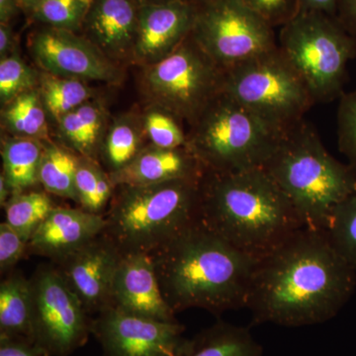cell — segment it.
<instances>
[{
    "instance_id": "6da1fadb",
    "label": "cell",
    "mask_w": 356,
    "mask_h": 356,
    "mask_svg": "<svg viewBox=\"0 0 356 356\" xmlns=\"http://www.w3.org/2000/svg\"><path fill=\"white\" fill-rule=\"evenodd\" d=\"M356 287V270L325 231L303 228L257 259L247 306L252 323L296 327L336 317Z\"/></svg>"
},
{
    "instance_id": "7a4b0ae2",
    "label": "cell",
    "mask_w": 356,
    "mask_h": 356,
    "mask_svg": "<svg viewBox=\"0 0 356 356\" xmlns=\"http://www.w3.org/2000/svg\"><path fill=\"white\" fill-rule=\"evenodd\" d=\"M166 303L215 316L247 306L257 259L229 245L201 222L149 254Z\"/></svg>"
},
{
    "instance_id": "3957f363",
    "label": "cell",
    "mask_w": 356,
    "mask_h": 356,
    "mask_svg": "<svg viewBox=\"0 0 356 356\" xmlns=\"http://www.w3.org/2000/svg\"><path fill=\"white\" fill-rule=\"evenodd\" d=\"M200 222L257 259L305 228L289 199L262 168L206 172L201 180Z\"/></svg>"
},
{
    "instance_id": "277c9868",
    "label": "cell",
    "mask_w": 356,
    "mask_h": 356,
    "mask_svg": "<svg viewBox=\"0 0 356 356\" xmlns=\"http://www.w3.org/2000/svg\"><path fill=\"white\" fill-rule=\"evenodd\" d=\"M262 168L289 199L305 228L327 231L337 204L356 191V170L327 151L305 119L281 134Z\"/></svg>"
},
{
    "instance_id": "5b68a950",
    "label": "cell",
    "mask_w": 356,
    "mask_h": 356,
    "mask_svg": "<svg viewBox=\"0 0 356 356\" xmlns=\"http://www.w3.org/2000/svg\"><path fill=\"white\" fill-rule=\"evenodd\" d=\"M201 180L117 186L103 235L122 255L153 254L200 222Z\"/></svg>"
},
{
    "instance_id": "8992f818",
    "label": "cell",
    "mask_w": 356,
    "mask_h": 356,
    "mask_svg": "<svg viewBox=\"0 0 356 356\" xmlns=\"http://www.w3.org/2000/svg\"><path fill=\"white\" fill-rule=\"evenodd\" d=\"M280 135L222 91L192 123L187 147L206 172H240L262 168Z\"/></svg>"
},
{
    "instance_id": "52a82bcc",
    "label": "cell",
    "mask_w": 356,
    "mask_h": 356,
    "mask_svg": "<svg viewBox=\"0 0 356 356\" xmlns=\"http://www.w3.org/2000/svg\"><path fill=\"white\" fill-rule=\"evenodd\" d=\"M280 28L278 48L316 103L341 97L348 62L356 56L355 35L336 17L315 11H299Z\"/></svg>"
},
{
    "instance_id": "ba28073f",
    "label": "cell",
    "mask_w": 356,
    "mask_h": 356,
    "mask_svg": "<svg viewBox=\"0 0 356 356\" xmlns=\"http://www.w3.org/2000/svg\"><path fill=\"white\" fill-rule=\"evenodd\" d=\"M222 92L280 134L303 121L316 103L280 48L224 70Z\"/></svg>"
},
{
    "instance_id": "9c48e42d",
    "label": "cell",
    "mask_w": 356,
    "mask_h": 356,
    "mask_svg": "<svg viewBox=\"0 0 356 356\" xmlns=\"http://www.w3.org/2000/svg\"><path fill=\"white\" fill-rule=\"evenodd\" d=\"M145 79L165 111L192 124L222 92L224 70L191 34L170 55L149 65Z\"/></svg>"
},
{
    "instance_id": "30bf717a",
    "label": "cell",
    "mask_w": 356,
    "mask_h": 356,
    "mask_svg": "<svg viewBox=\"0 0 356 356\" xmlns=\"http://www.w3.org/2000/svg\"><path fill=\"white\" fill-rule=\"evenodd\" d=\"M191 36L222 70L278 48L274 27L240 0L197 6Z\"/></svg>"
},
{
    "instance_id": "8fae6325",
    "label": "cell",
    "mask_w": 356,
    "mask_h": 356,
    "mask_svg": "<svg viewBox=\"0 0 356 356\" xmlns=\"http://www.w3.org/2000/svg\"><path fill=\"white\" fill-rule=\"evenodd\" d=\"M31 280L33 341L50 356H69L91 334V318L57 267L39 266Z\"/></svg>"
},
{
    "instance_id": "7c38bea8",
    "label": "cell",
    "mask_w": 356,
    "mask_h": 356,
    "mask_svg": "<svg viewBox=\"0 0 356 356\" xmlns=\"http://www.w3.org/2000/svg\"><path fill=\"white\" fill-rule=\"evenodd\" d=\"M184 331L178 321L140 317L114 306L91 318V334L102 346L103 356H185L191 339Z\"/></svg>"
},
{
    "instance_id": "4fadbf2b",
    "label": "cell",
    "mask_w": 356,
    "mask_h": 356,
    "mask_svg": "<svg viewBox=\"0 0 356 356\" xmlns=\"http://www.w3.org/2000/svg\"><path fill=\"white\" fill-rule=\"evenodd\" d=\"M121 257L116 245L102 234L51 264L91 317L112 306V284Z\"/></svg>"
},
{
    "instance_id": "5bb4252c",
    "label": "cell",
    "mask_w": 356,
    "mask_h": 356,
    "mask_svg": "<svg viewBox=\"0 0 356 356\" xmlns=\"http://www.w3.org/2000/svg\"><path fill=\"white\" fill-rule=\"evenodd\" d=\"M31 48L40 65L54 76L111 81L117 70L86 40L67 30L44 28L33 36Z\"/></svg>"
},
{
    "instance_id": "9a60e30c",
    "label": "cell",
    "mask_w": 356,
    "mask_h": 356,
    "mask_svg": "<svg viewBox=\"0 0 356 356\" xmlns=\"http://www.w3.org/2000/svg\"><path fill=\"white\" fill-rule=\"evenodd\" d=\"M197 6L191 0H170L139 7L134 53L153 65L168 57L193 29Z\"/></svg>"
},
{
    "instance_id": "2e32d148",
    "label": "cell",
    "mask_w": 356,
    "mask_h": 356,
    "mask_svg": "<svg viewBox=\"0 0 356 356\" xmlns=\"http://www.w3.org/2000/svg\"><path fill=\"white\" fill-rule=\"evenodd\" d=\"M112 306L140 317L177 322L166 303L151 255H122L112 284Z\"/></svg>"
},
{
    "instance_id": "e0dca14e",
    "label": "cell",
    "mask_w": 356,
    "mask_h": 356,
    "mask_svg": "<svg viewBox=\"0 0 356 356\" xmlns=\"http://www.w3.org/2000/svg\"><path fill=\"white\" fill-rule=\"evenodd\" d=\"M104 228L102 215L57 206L33 233L27 254L47 257L51 262L60 261L102 235Z\"/></svg>"
},
{
    "instance_id": "ac0fdd59",
    "label": "cell",
    "mask_w": 356,
    "mask_h": 356,
    "mask_svg": "<svg viewBox=\"0 0 356 356\" xmlns=\"http://www.w3.org/2000/svg\"><path fill=\"white\" fill-rule=\"evenodd\" d=\"M206 170L188 147L142 149L132 163L110 175L115 187L149 185L177 179H201Z\"/></svg>"
},
{
    "instance_id": "d6986e66",
    "label": "cell",
    "mask_w": 356,
    "mask_h": 356,
    "mask_svg": "<svg viewBox=\"0 0 356 356\" xmlns=\"http://www.w3.org/2000/svg\"><path fill=\"white\" fill-rule=\"evenodd\" d=\"M138 17L139 7L134 0H95L84 23L102 50L122 55L134 47Z\"/></svg>"
},
{
    "instance_id": "ffe728a7",
    "label": "cell",
    "mask_w": 356,
    "mask_h": 356,
    "mask_svg": "<svg viewBox=\"0 0 356 356\" xmlns=\"http://www.w3.org/2000/svg\"><path fill=\"white\" fill-rule=\"evenodd\" d=\"M32 311L31 280L11 271L0 284V337L33 341Z\"/></svg>"
},
{
    "instance_id": "44dd1931",
    "label": "cell",
    "mask_w": 356,
    "mask_h": 356,
    "mask_svg": "<svg viewBox=\"0 0 356 356\" xmlns=\"http://www.w3.org/2000/svg\"><path fill=\"white\" fill-rule=\"evenodd\" d=\"M185 356H262L248 327L219 321L191 339Z\"/></svg>"
},
{
    "instance_id": "7402d4cb",
    "label": "cell",
    "mask_w": 356,
    "mask_h": 356,
    "mask_svg": "<svg viewBox=\"0 0 356 356\" xmlns=\"http://www.w3.org/2000/svg\"><path fill=\"white\" fill-rule=\"evenodd\" d=\"M44 146L40 140L15 137L2 146L3 175L11 193H21L39 184Z\"/></svg>"
},
{
    "instance_id": "603a6c76",
    "label": "cell",
    "mask_w": 356,
    "mask_h": 356,
    "mask_svg": "<svg viewBox=\"0 0 356 356\" xmlns=\"http://www.w3.org/2000/svg\"><path fill=\"white\" fill-rule=\"evenodd\" d=\"M58 124L63 137L72 149L83 158L95 159L104 124V114L99 105L84 103L63 117Z\"/></svg>"
},
{
    "instance_id": "cb8c5ba5",
    "label": "cell",
    "mask_w": 356,
    "mask_h": 356,
    "mask_svg": "<svg viewBox=\"0 0 356 356\" xmlns=\"http://www.w3.org/2000/svg\"><path fill=\"white\" fill-rule=\"evenodd\" d=\"M79 159L55 144L44 146L39 170V184L60 197L77 201L76 175Z\"/></svg>"
},
{
    "instance_id": "d4e9b609",
    "label": "cell",
    "mask_w": 356,
    "mask_h": 356,
    "mask_svg": "<svg viewBox=\"0 0 356 356\" xmlns=\"http://www.w3.org/2000/svg\"><path fill=\"white\" fill-rule=\"evenodd\" d=\"M116 187L110 175L95 163V159L81 156L79 161L76 175V191L79 208L102 215L106 206L111 202Z\"/></svg>"
},
{
    "instance_id": "484cf974",
    "label": "cell",
    "mask_w": 356,
    "mask_h": 356,
    "mask_svg": "<svg viewBox=\"0 0 356 356\" xmlns=\"http://www.w3.org/2000/svg\"><path fill=\"white\" fill-rule=\"evenodd\" d=\"M41 95L26 91L9 103L3 113L7 127L17 137L44 140L48 138L46 112Z\"/></svg>"
},
{
    "instance_id": "4316f807",
    "label": "cell",
    "mask_w": 356,
    "mask_h": 356,
    "mask_svg": "<svg viewBox=\"0 0 356 356\" xmlns=\"http://www.w3.org/2000/svg\"><path fill=\"white\" fill-rule=\"evenodd\" d=\"M55 207L46 192H21L11 196L4 207L6 222L29 242L33 233Z\"/></svg>"
},
{
    "instance_id": "83f0119b",
    "label": "cell",
    "mask_w": 356,
    "mask_h": 356,
    "mask_svg": "<svg viewBox=\"0 0 356 356\" xmlns=\"http://www.w3.org/2000/svg\"><path fill=\"white\" fill-rule=\"evenodd\" d=\"M39 93L44 109L58 122L86 103L91 96L90 89L79 79L54 74L43 77Z\"/></svg>"
},
{
    "instance_id": "f1b7e54d",
    "label": "cell",
    "mask_w": 356,
    "mask_h": 356,
    "mask_svg": "<svg viewBox=\"0 0 356 356\" xmlns=\"http://www.w3.org/2000/svg\"><path fill=\"white\" fill-rule=\"evenodd\" d=\"M325 233L337 252L356 270V191L337 204Z\"/></svg>"
},
{
    "instance_id": "f546056e",
    "label": "cell",
    "mask_w": 356,
    "mask_h": 356,
    "mask_svg": "<svg viewBox=\"0 0 356 356\" xmlns=\"http://www.w3.org/2000/svg\"><path fill=\"white\" fill-rule=\"evenodd\" d=\"M95 0H40L33 16L50 27L74 31L86 19Z\"/></svg>"
},
{
    "instance_id": "4dcf8cb0",
    "label": "cell",
    "mask_w": 356,
    "mask_h": 356,
    "mask_svg": "<svg viewBox=\"0 0 356 356\" xmlns=\"http://www.w3.org/2000/svg\"><path fill=\"white\" fill-rule=\"evenodd\" d=\"M140 136L134 126L120 122L110 131L105 143V161L110 168L109 175L119 172L132 163L140 154Z\"/></svg>"
},
{
    "instance_id": "1f68e13d",
    "label": "cell",
    "mask_w": 356,
    "mask_h": 356,
    "mask_svg": "<svg viewBox=\"0 0 356 356\" xmlns=\"http://www.w3.org/2000/svg\"><path fill=\"white\" fill-rule=\"evenodd\" d=\"M36 74L18 56L10 55L0 62V98L2 103L13 102L26 91L32 90Z\"/></svg>"
},
{
    "instance_id": "d6a6232c",
    "label": "cell",
    "mask_w": 356,
    "mask_h": 356,
    "mask_svg": "<svg viewBox=\"0 0 356 356\" xmlns=\"http://www.w3.org/2000/svg\"><path fill=\"white\" fill-rule=\"evenodd\" d=\"M337 143L339 151L356 170V90L343 93L337 108Z\"/></svg>"
},
{
    "instance_id": "836d02e7",
    "label": "cell",
    "mask_w": 356,
    "mask_h": 356,
    "mask_svg": "<svg viewBox=\"0 0 356 356\" xmlns=\"http://www.w3.org/2000/svg\"><path fill=\"white\" fill-rule=\"evenodd\" d=\"M172 114L151 112L145 119V128L154 147L161 149H179L187 147V136L178 125Z\"/></svg>"
},
{
    "instance_id": "e575fe53",
    "label": "cell",
    "mask_w": 356,
    "mask_h": 356,
    "mask_svg": "<svg viewBox=\"0 0 356 356\" xmlns=\"http://www.w3.org/2000/svg\"><path fill=\"white\" fill-rule=\"evenodd\" d=\"M273 27L286 24L299 13L298 0H240Z\"/></svg>"
},
{
    "instance_id": "d590c367",
    "label": "cell",
    "mask_w": 356,
    "mask_h": 356,
    "mask_svg": "<svg viewBox=\"0 0 356 356\" xmlns=\"http://www.w3.org/2000/svg\"><path fill=\"white\" fill-rule=\"evenodd\" d=\"M28 242L6 221L0 224V271L8 274L27 254Z\"/></svg>"
},
{
    "instance_id": "8d00e7d4",
    "label": "cell",
    "mask_w": 356,
    "mask_h": 356,
    "mask_svg": "<svg viewBox=\"0 0 356 356\" xmlns=\"http://www.w3.org/2000/svg\"><path fill=\"white\" fill-rule=\"evenodd\" d=\"M38 344L25 337H0V356H46Z\"/></svg>"
},
{
    "instance_id": "74e56055",
    "label": "cell",
    "mask_w": 356,
    "mask_h": 356,
    "mask_svg": "<svg viewBox=\"0 0 356 356\" xmlns=\"http://www.w3.org/2000/svg\"><path fill=\"white\" fill-rule=\"evenodd\" d=\"M336 18L350 34L356 36V0H339Z\"/></svg>"
},
{
    "instance_id": "f35d334b",
    "label": "cell",
    "mask_w": 356,
    "mask_h": 356,
    "mask_svg": "<svg viewBox=\"0 0 356 356\" xmlns=\"http://www.w3.org/2000/svg\"><path fill=\"white\" fill-rule=\"evenodd\" d=\"M339 0H298L300 11H315L336 17Z\"/></svg>"
},
{
    "instance_id": "ab89813d",
    "label": "cell",
    "mask_w": 356,
    "mask_h": 356,
    "mask_svg": "<svg viewBox=\"0 0 356 356\" xmlns=\"http://www.w3.org/2000/svg\"><path fill=\"white\" fill-rule=\"evenodd\" d=\"M15 46V38L13 29L8 24H0V55L1 58L13 55V50Z\"/></svg>"
},
{
    "instance_id": "60d3db41",
    "label": "cell",
    "mask_w": 356,
    "mask_h": 356,
    "mask_svg": "<svg viewBox=\"0 0 356 356\" xmlns=\"http://www.w3.org/2000/svg\"><path fill=\"white\" fill-rule=\"evenodd\" d=\"M19 4L16 0H0V23L8 24L18 13Z\"/></svg>"
},
{
    "instance_id": "b9f144b4",
    "label": "cell",
    "mask_w": 356,
    "mask_h": 356,
    "mask_svg": "<svg viewBox=\"0 0 356 356\" xmlns=\"http://www.w3.org/2000/svg\"><path fill=\"white\" fill-rule=\"evenodd\" d=\"M11 196H13V193H11L10 188L7 184L3 173H1V175H0V205L2 208L6 207Z\"/></svg>"
},
{
    "instance_id": "7bdbcfd3",
    "label": "cell",
    "mask_w": 356,
    "mask_h": 356,
    "mask_svg": "<svg viewBox=\"0 0 356 356\" xmlns=\"http://www.w3.org/2000/svg\"><path fill=\"white\" fill-rule=\"evenodd\" d=\"M19 4L20 6L25 7V8L31 9L33 7L36 6L37 3L40 1V0H16Z\"/></svg>"
},
{
    "instance_id": "ee69618b",
    "label": "cell",
    "mask_w": 356,
    "mask_h": 356,
    "mask_svg": "<svg viewBox=\"0 0 356 356\" xmlns=\"http://www.w3.org/2000/svg\"><path fill=\"white\" fill-rule=\"evenodd\" d=\"M143 2L142 4L147 3H159V2L170 1V0H140Z\"/></svg>"
},
{
    "instance_id": "f6af8a7d",
    "label": "cell",
    "mask_w": 356,
    "mask_h": 356,
    "mask_svg": "<svg viewBox=\"0 0 356 356\" xmlns=\"http://www.w3.org/2000/svg\"><path fill=\"white\" fill-rule=\"evenodd\" d=\"M191 1L195 3L196 6H200V4L206 3V2L210 1V0H191Z\"/></svg>"
},
{
    "instance_id": "bcb514c9",
    "label": "cell",
    "mask_w": 356,
    "mask_h": 356,
    "mask_svg": "<svg viewBox=\"0 0 356 356\" xmlns=\"http://www.w3.org/2000/svg\"><path fill=\"white\" fill-rule=\"evenodd\" d=\"M46 356H50V355H47Z\"/></svg>"
}]
</instances>
